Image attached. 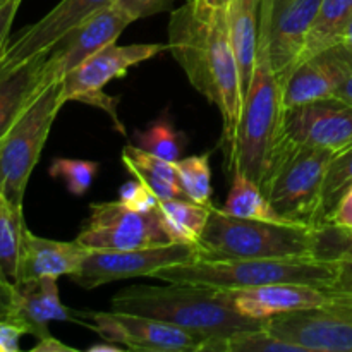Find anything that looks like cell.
Masks as SVG:
<instances>
[{
    "label": "cell",
    "mask_w": 352,
    "mask_h": 352,
    "mask_svg": "<svg viewBox=\"0 0 352 352\" xmlns=\"http://www.w3.org/2000/svg\"><path fill=\"white\" fill-rule=\"evenodd\" d=\"M6 2H9V0H0V3H6Z\"/></svg>",
    "instance_id": "46"
},
{
    "label": "cell",
    "mask_w": 352,
    "mask_h": 352,
    "mask_svg": "<svg viewBox=\"0 0 352 352\" xmlns=\"http://www.w3.org/2000/svg\"><path fill=\"white\" fill-rule=\"evenodd\" d=\"M31 352H78V349L60 342V340L55 339L54 336H48L45 337V339L38 340L36 346L31 347Z\"/></svg>",
    "instance_id": "42"
},
{
    "label": "cell",
    "mask_w": 352,
    "mask_h": 352,
    "mask_svg": "<svg viewBox=\"0 0 352 352\" xmlns=\"http://www.w3.org/2000/svg\"><path fill=\"white\" fill-rule=\"evenodd\" d=\"M100 165L91 160L79 158H55L52 162L48 174L54 179H60L67 191L74 196H85L91 188Z\"/></svg>",
    "instance_id": "31"
},
{
    "label": "cell",
    "mask_w": 352,
    "mask_h": 352,
    "mask_svg": "<svg viewBox=\"0 0 352 352\" xmlns=\"http://www.w3.org/2000/svg\"><path fill=\"white\" fill-rule=\"evenodd\" d=\"M89 322V330L105 342L127 351L144 352H201L203 340L164 320L124 311H76Z\"/></svg>",
    "instance_id": "10"
},
{
    "label": "cell",
    "mask_w": 352,
    "mask_h": 352,
    "mask_svg": "<svg viewBox=\"0 0 352 352\" xmlns=\"http://www.w3.org/2000/svg\"><path fill=\"white\" fill-rule=\"evenodd\" d=\"M14 308V284L0 275V322L9 318Z\"/></svg>",
    "instance_id": "40"
},
{
    "label": "cell",
    "mask_w": 352,
    "mask_h": 352,
    "mask_svg": "<svg viewBox=\"0 0 352 352\" xmlns=\"http://www.w3.org/2000/svg\"><path fill=\"white\" fill-rule=\"evenodd\" d=\"M201 352H302L296 344L275 336L268 325L246 330L226 340L206 344Z\"/></svg>",
    "instance_id": "28"
},
{
    "label": "cell",
    "mask_w": 352,
    "mask_h": 352,
    "mask_svg": "<svg viewBox=\"0 0 352 352\" xmlns=\"http://www.w3.org/2000/svg\"><path fill=\"white\" fill-rule=\"evenodd\" d=\"M284 136L291 143L332 155L352 146V107L337 98L285 109Z\"/></svg>",
    "instance_id": "13"
},
{
    "label": "cell",
    "mask_w": 352,
    "mask_h": 352,
    "mask_svg": "<svg viewBox=\"0 0 352 352\" xmlns=\"http://www.w3.org/2000/svg\"><path fill=\"white\" fill-rule=\"evenodd\" d=\"M222 210L229 215L239 217V219L292 223L282 219L275 212L263 189L237 167L232 168V184H230L229 195H227L226 205L222 206Z\"/></svg>",
    "instance_id": "24"
},
{
    "label": "cell",
    "mask_w": 352,
    "mask_h": 352,
    "mask_svg": "<svg viewBox=\"0 0 352 352\" xmlns=\"http://www.w3.org/2000/svg\"><path fill=\"white\" fill-rule=\"evenodd\" d=\"M62 100V79L45 86L0 138V195L23 206L24 192L48 140Z\"/></svg>",
    "instance_id": "6"
},
{
    "label": "cell",
    "mask_w": 352,
    "mask_h": 352,
    "mask_svg": "<svg viewBox=\"0 0 352 352\" xmlns=\"http://www.w3.org/2000/svg\"><path fill=\"white\" fill-rule=\"evenodd\" d=\"M332 301L352 305V263H340L339 277L332 287L327 289Z\"/></svg>",
    "instance_id": "36"
},
{
    "label": "cell",
    "mask_w": 352,
    "mask_h": 352,
    "mask_svg": "<svg viewBox=\"0 0 352 352\" xmlns=\"http://www.w3.org/2000/svg\"><path fill=\"white\" fill-rule=\"evenodd\" d=\"M261 3L263 0H232L227 7V30L241 71L244 95L253 81L260 45Z\"/></svg>",
    "instance_id": "22"
},
{
    "label": "cell",
    "mask_w": 352,
    "mask_h": 352,
    "mask_svg": "<svg viewBox=\"0 0 352 352\" xmlns=\"http://www.w3.org/2000/svg\"><path fill=\"white\" fill-rule=\"evenodd\" d=\"M352 72V55L340 43L302 60L284 85V107L333 98Z\"/></svg>",
    "instance_id": "17"
},
{
    "label": "cell",
    "mask_w": 352,
    "mask_h": 352,
    "mask_svg": "<svg viewBox=\"0 0 352 352\" xmlns=\"http://www.w3.org/2000/svg\"><path fill=\"white\" fill-rule=\"evenodd\" d=\"M134 144L148 153L175 164L181 160L188 138L172 126L167 117H160L143 131H134Z\"/></svg>",
    "instance_id": "27"
},
{
    "label": "cell",
    "mask_w": 352,
    "mask_h": 352,
    "mask_svg": "<svg viewBox=\"0 0 352 352\" xmlns=\"http://www.w3.org/2000/svg\"><path fill=\"white\" fill-rule=\"evenodd\" d=\"M26 230L23 206L12 205L0 195V275L10 284L19 282V260Z\"/></svg>",
    "instance_id": "25"
},
{
    "label": "cell",
    "mask_w": 352,
    "mask_h": 352,
    "mask_svg": "<svg viewBox=\"0 0 352 352\" xmlns=\"http://www.w3.org/2000/svg\"><path fill=\"white\" fill-rule=\"evenodd\" d=\"M327 223H333V226L342 227V229L352 230V186L344 192Z\"/></svg>",
    "instance_id": "38"
},
{
    "label": "cell",
    "mask_w": 352,
    "mask_h": 352,
    "mask_svg": "<svg viewBox=\"0 0 352 352\" xmlns=\"http://www.w3.org/2000/svg\"><path fill=\"white\" fill-rule=\"evenodd\" d=\"M333 155L285 140L263 192L275 212L292 223L323 226L322 191Z\"/></svg>",
    "instance_id": "7"
},
{
    "label": "cell",
    "mask_w": 352,
    "mask_h": 352,
    "mask_svg": "<svg viewBox=\"0 0 352 352\" xmlns=\"http://www.w3.org/2000/svg\"><path fill=\"white\" fill-rule=\"evenodd\" d=\"M351 17L352 0H322L318 16L308 36L302 60L339 43Z\"/></svg>",
    "instance_id": "26"
},
{
    "label": "cell",
    "mask_w": 352,
    "mask_h": 352,
    "mask_svg": "<svg viewBox=\"0 0 352 352\" xmlns=\"http://www.w3.org/2000/svg\"><path fill=\"white\" fill-rule=\"evenodd\" d=\"M339 43L342 45V47L352 55V17L349 19V23H347V26H346V30H344L342 36H340Z\"/></svg>",
    "instance_id": "45"
},
{
    "label": "cell",
    "mask_w": 352,
    "mask_h": 352,
    "mask_svg": "<svg viewBox=\"0 0 352 352\" xmlns=\"http://www.w3.org/2000/svg\"><path fill=\"white\" fill-rule=\"evenodd\" d=\"M7 320L36 340L52 336L48 330L50 322H71L89 329V323L82 322L76 315V309L62 305L55 277L31 278L14 284V308Z\"/></svg>",
    "instance_id": "18"
},
{
    "label": "cell",
    "mask_w": 352,
    "mask_h": 352,
    "mask_svg": "<svg viewBox=\"0 0 352 352\" xmlns=\"http://www.w3.org/2000/svg\"><path fill=\"white\" fill-rule=\"evenodd\" d=\"M195 12L208 16V14L220 12V10H227L232 0H188Z\"/></svg>",
    "instance_id": "41"
},
{
    "label": "cell",
    "mask_w": 352,
    "mask_h": 352,
    "mask_svg": "<svg viewBox=\"0 0 352 352\" xmlns=\"http://www.w3.org/2000/svg\"><path fill=\"white\" fill-rule=\"evenodd\" d=\"M19 6L21 0H9L6 3H0V57L6 52L7 43H9L10 26H12V21Z\"/></svg>",
    "instance_id": "37"
},
{
    "label": "cell",
    "mask_w": 352,
    "mask_h": 352,
    "mask_svg": "<svg viewBox=\"0 0 352 352\" xmlns=\"http://www.w3.org/2000/svg\"><path fill=\"white\" fill-rule=\"evenodd\" d=\"M76 241L89 251H131L172 243L158 206L136 212L119 199L89 205V217Z\"/></svg>",
    "instance_id": "8"
},
{
    "label": "cell",
    "mask_w": 352,
    "mask_h": 352,
    "mask_svg": "<svg viewBox=\"0 0 352 352\" xmlns=\"http://www.w3.org/2000/svg\"><path fill=\"white\" fill-rule=\"evenodd\" d=\"M226 12L203 16L186 2L172 12L167 45L196 91L219 109L223 124V148L226 157H229L243 113L244 89Z\"/></svg>",
    "instance_id": "1"
},
{
    "label": "cell",
    "mask_w": 352,
    "mask_h": 352,
    "mask_svg": "<svg viewBox=\"0 0 352 352\" xmlns=\"http://www.w3.org/2000/svg\"><path fill=\"white\" fill-rule=\"evenodd\" d=\"M179 182L186 196L199 205L212 203V167L210 153L192 155L175 162Z\"/></svg>",
    "instance_id": "29"
},
{
    "label": "cell",
    "mask_w": 352,
    "mask_h": 352,
    "mask_svg": "<svg viewBox=\"0 0 352 352\" xmlns=\"http://www.w3.org/2000/svg\"><path fill=\"white\" fill-rule=\"evenodd\" d=\"M88 351L89 352H122L124 347L117 346V344H112V342H105V340H103V344H95V346L89 347Z\"/></svg>",
    "instance_id": "44"
},
{
    "label": "cell",
    "mask_w": 352,
    "mask_h": 352,
    "mask_svg": "<svg viewBox=\"0 0 352 352\" xmlns=\"http://www.w3.org/2000/svg\"><path fill=\"white\" fill-rule=\"evenodd\" d=\"M113 2L116 0H60L47 16L21 30L12 41L9 40L0 57V67L21 64L50 50L67 31Z\"/></svg>",
    "instance_id": "16"
},
{
    "label": "cell",
    "mask_w": 352,
    "mask_h": 352,
    "mask_svg": "<svg viewBox=\"0 0 352 352\" xmlns=\"http://www.w3.org/2000/svg\"><path fill=\"white\" fill-rule=\"evenodd\" d=\"M340 263L316 258H251V260H217L198 258L195 261L162 268L151 278L215 287L222 291L253 289L272 284H301L329 289L339 277Z\"/></svg>",
    "instance_id": "4"
},
{
    "label": "cell",
    "mask_w": 352,
    "mask_h": 352,
    "mask_svg": "<svg viewBox=\"0 0 352 352\" xmlns=\"http://www.w3.org/2000/svg\"><path fill=\"white\" fill-rule=\"evenodd\" d=\"M201 258L199 244L170 243L131 251H88L81 267L71 275L82 289H95L116 280L153 277L162 268Z\"/></svg>",
    "instance_id": "9"
},
{
    "label": "cell",
    "mask_w": 352,
    "mask_h": 352,
    "mask_svg": "<svg viewBox=\"0 0 352 352\" xmlns=\"http://www.w3.org/2000/svg\"><path fill=\"white\" fill-rule=\"evenodd\" d=\"M113 3H117L134 23L138 19L155 16V14L170 9L174 0H116Z\"/></svg>",
    "instance_id": "35"
},
{
    "label": "cell",
    "mask_w": 352,
    "mask_h": 352,
    "mask_svg": "<svg viewBox=\"0 0 352 352\" xmlns=\"http://www.w3.org/2000/svg\"><path fill=\"white\" fill-rule=\"evenodd\" d=\"M164 50H168V45H107L62 78V100L64 103L82 102L93 93L103 91L110 81L122 78L129 67L153 58Z\"/></svg>",
    "instance_id": "15"
},
{
    "label": "cell",
    "mask_w": 352,
    "mask_h": 352,
    "mask_svg": "<svg viewBox=\"0 0 352 352\" xmlns=\"http://www.w3.org/2000/svg\"><path fill=\"white\" fill-rule=\"evenodd\" d=\"M26 336L21 327L9 320L0 322V352H17L19 351L21 337Z\"/></svg>",
    "instance_id": "39"
},
{
    "label": "cell",
    "mask_w": 352,
    "mask_h": 352,
    "mask_svg": "<svg viewBox=\"0 0 352 352\" xmlns=\"http://www.w3.org/2000/svg\"><path fill=\"white\" fill-rule=\"evenodd\" d=\"M315 258L337 263H352V230L333 223L316 227Z\"/></svg>",
    "instance_id": "32"
},
{
    "label": "cell",
    "mask_w": 352,
    "mask_h": 352,
    "mask_svg": "<svg viewBox=\"0 0 352 352\" xmlns=\"http://www.w3.org/2000/svg\"><path fill=\"white\" fill-rule=\"evenodd\" d=\"M333 98L340 100V102L347 103L352 107V72L346 78V81L339 86V89L336 91Z\"/></svg>",
    "instance_id": "43"
},
{
    "label": "cell",
    "mask_w": 352,
    "mask_h": 352,
    "mask_svg": "<svg viewBox=\"0 0 352 352\" xmlns=\"http://www.w3.org/2000/svg\"><path fill=\"white\" fill-rule=\"evenodd\" d=\"M212 205H199L188 198L158 203L160 219L172 243L198 244L208 223Z\"/></svg>",
    "instance_id": "23"
},
{
    "label": "cell",
    "mask_w": 352,
    "mask_h": 352,
    "mask_svg": "<svg viewBox=\"0 0 352 352\" xmlns=\"http://www.w3.org/2000/svg\"><path fill=\"white\" fill-rule=\"evenodd\" d=\"M119 201L136 212H150V210L157 208L160 199L141 179L134 177L133 181H127L126 184L120 186Z\"/></svg>",
    "instance_id": "34"
},
{
    "label": "cell",
    "mask_w": 352,
    "mask_h": 352,
    "mask_svg": "<svg viewBox=\"0 0 352 352\" xmlns=\"http://www.w3.org/2000/svg\"><path fill=\"white\" fill-rule=\"evenodd\" d=\"M322 0H263L261 26L267 34L268 55L282 88L305 57L308 36Z\"/></svg>",
    "instance_id": "11"
},
{
    "label": "cell",
    "mask_w": 352,
    "mask_h": 352,
    "mask_svg": "<svg viewBox=\"0 0 352 352\" xmlns=\"http://www.w3.org/2000/svg\"><path fill=\"white\" fill-rule=\"evenodd\" d=\"M89 250L78 241L47 239L31 232L26 227L19 260V280L41 277H62L78 272Z\"/></svg>",
    "instance_id": "20"
},
{
    "label": "cell",
    "mask_w": 352,
    "mask_h": 352,
    "mask_svg": "<svg viewBox=\"0 0 352 352\" xmlns=\"http://www.w3.org/2000/svg\"><path fill=\"white\" fill-rule=\"evenodd\" d=\"M352 186V146L333 155L325 172L322 191V217L327 223L344 192Z\"/></svg>",
    "instance_id": "30"
},
{
    "label": "cell",
    "mask_w": 352,
    "mask_h": 352,
    "mask_svg": "<svg viewBox=\"0 0 352 352\" xmlns=\"http://www.w3.org/2000/svg\"><path fill=\"white\" fill-rule=\"evenodd\" d=\"M131 23L133 19L117 3H112L67 31L50 48L45 69L48 82L58 81L103 47L116 43Z\"/></svg>",
    "instance_id": "14"
},
{
    "label": "cell",
    "mask_w": 352,
    "mask_h": 352,
    "mask_svg": "<svg viewBox=\"0 0 352 352\" xmlns=\"http://www.w3.org/2000/svg\"><path fill=\"white\" fill-rule=\"evenodd\" d=\"M315 226L239 219L212 205L198 244L201 258L217 260L315 258Z\"/></svg>",
    "instance_id": "5"
},
{
    "label": "cell",
    "mask_w": 352,
    "mask_h": 352,
    "mask_svg": "<svg viewBox=\"0 0 352 352\" xmlns=\"http://www.w3.org/2000/svg\"><path fill=\"white\" fill-rule=\"evenodd\" d=\"M284 113V88L272 69L267 34L260 26L253 81L244 95L241 122L227 162L230 170L234 167L241 168L261 189L267 186L285 144Z\"/></svg>",
    "instance_id": "3"
},
{
    "label": "cell",
    "mask_w": 352,
    "mask_h": 352,
    "mask_svg": "<svg viewBox=\"0 0 352 352\" xmlns=\"http://www.w3.org/2000/svg\"><path fill=\"white\" fill-rule=\"evenodd\" d=\"M223 292L241 315L253 320H270L332 302L327 289L301 284H272Z\"/></svg>",
    "instance_id": "19"
},
{
    "label": "cell",
    "mask_w": 352,
    "mask_h": 352,
    "mask_svg": "<svg viewBox=\"0 0 352 352\" xmlns=\"http://www.w3.org/2000/svg\"><path fill=\"white\" fill-rule=\"evenodd\" d=\"M110 309L150 316L177 325L206 344L226 340L246 330L261 329L268 320L241 315L222 289L191 284L131 285L117 292ZM201 347V351H203Z\"/></svg>",
    "instance_id": "2"
},
{
    "label": "cell",
    "mask_w": 352,
    "mask_h": 352,
    "mask_svg": "<svg viewBox=\"0 0 352 352\" xmlns=\"http://www.w3.org/2000/svg\"><path fill=\"white\" fill-rule=\"evenodd\" d=\"M275 336L302 352H352V305L332 301L268 320Z\"/></svg>",
    "instance_id": "12"
},
{
    "label": "cell",
    "mask_w": 352,
    "mask_h": 352,
    "mask_svg": "<svg viewBox=\"0 0 352 352\" xmlns=\"http://www.w3.org/2000/svg\"><path fill=\"white\" fill-rule=\"evenodd\" d=\"M50 50L41 52L21 64L0 67V138L16 122L17 117L50 85L47 79V58Z\"/></svg>",
    "instance_id": "21"
},
{
    "label": "cell",
    "mask_w": 352,
    "mask_h": 352,
    "mask_svg": "<svg viewBox=\"0 0 352 352\" xmlns=\"http://www.w3.org/2000/svg\"><path fill=\"white\" fill-rule=\"evenodd\" d=\"M122 164L126 165V168L133 175L148 174L153 175V177L164 179V181L174 182V184L181 186L175 164L164 160V158L160 157H155V155L138 148L136 144H127V146L124 148Z\"/></svg>",
    "instance_id": "33"
}]
</instances>
